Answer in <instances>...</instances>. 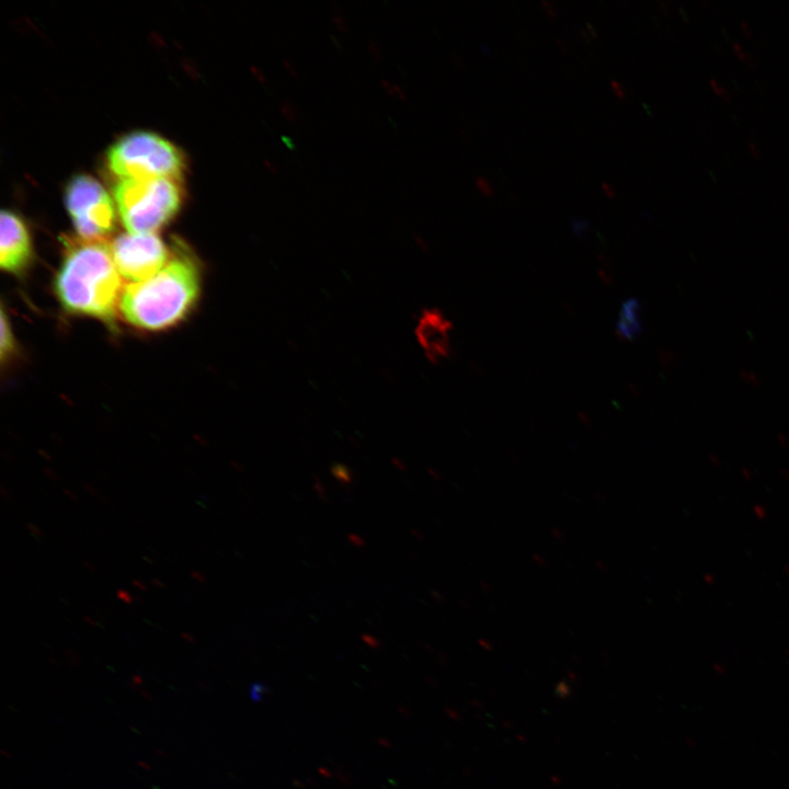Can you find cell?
<instances>
[{
    "instance_id": "obj_1",
    "label": "cell",
    "mask_w": 789,
    "mask_h": 789,
    "mask_svg": "<svg viewBox=\"0 0 789 789\" xmlns=\"http://www.w3.org/2000/svg\"><path fill=\"white\" fill-rule=\"evenodd\" d=\"M64 242L65 255L54 282L60 305L69 313L112 324L124 288L111 244L80 237Z\"/></svg>"
},
{
    "instance_id": "obj_2",
    "label": "cell",
    "mask_w": 789,
    "mask_h": 789,
    "mask_svg": "<svg viewBox=\"0 0 789 789\" xmlns=\"http://www.w3.org/2000/svg\"><path fill=\"white\" fill-rule=\"evenodd\" d=\"M199 289L196 262L187 253L172 252L168 263L153 276L124 287L118 311L136 328L162 330L186 316Z\"/></svg>"
},
{
    "instance_id": "obj_3",
    "label": "cell",
    "mask_w": 789,
    "mask_h": 789,
    "mask_svg": "<svg viewBox=\"0 0 789 789\" xmlns=\"http://www.w3.org/2000/svg\"><path fill=\"white\" fill-rule=\"evenodd\" d=\"M115 206L127 232L156 233L179 210L182 191L178 180H118L113 188Z\"/></svg>"
},
{
    "instance_id": "obj_4",
    "label": "cell",
    "mask_w": 789,
    "mask_h": 789,
    "mask_svg": "<svg viewBox=\"0 0 789 789\" xmlns=\"http://www.w3.org/2000/svg\"><path fill=\"white\" fill-rule=\"evenodd\" d=\"M106 163L118 180L164 178L179 181L184 170L180 150L148 132L130 133L117 140L106 153Z\"/></svg>"
},
{
    "instance_id": "obj_5",
    "label": "cell",
    "mask_w": 789,
    "mask_h": 789,
    "mask_svg": "<svg viewBox=\"0 0 789 789\" xmlns=\"http://www.w3.org/2000/svg\"><path fill=\"white\" fill-rule=\"evenodd\" d=\"M65 203L78 237L105 240L115 226V202L90 175L75 176L66 187Z\"/></svg>"
},
{
    "instance_id": "obj_6",
    "label": "cell",
    "mask_w": 789,
    "mask_h": 789,
    "mask_svg": "<svg viewBox=\"0 0 789 789\" xmlns=\"http://www.w3.org/2000/svg\"><path fill=\"white\" fill-rule=\"evenodd\" d=\"M115 265L122 278L142 282L158 273L172 253L156 233H122L111 243Z\"/></svg>"
},
{
    "instance_id": "obj_7",
    "label": "cell",
    "mask_w": 789,
    "mask_h": 789,
    "mask_svg": "<svg viewBox=\"0 0 789 789\" xmlns=\"http://www.w3.org/2000/svg\"><path fill=\"white\" fill-rule=\"evenodd\" d=\"M33 256L32 241L22 218L3 209L0 217V266L11 274L22 273Z\"/></svg>"
},
{
    "instance_id": "obj_8",
    "label": "cell",
    "mask_w": 789,
    "mask_h": 789,
    "mask_svg": "<svg viewBox=\"0 0 789 789\" xmlns=\"http://www.w3.org/2000/svg\"><path fill=\"white\" fill-rule=\"evenodd\" d=\"M451 322L436 309H424L419 318L415 334L426 357L438 364L450 354Z\"/></svg>"
},
{
    "instance_id": "obj_9",
    "label": "cell",
    "mask_w": 789,
    "mask_h": 789,
    "mask_svg": "<svg viewBox=\"0 0 789 789\" xmlns=\"http://www.w3.org/2000/svg\"><path fill=\"white\" fill-rule=\"evenodd\" d=\"M615 332L624 342H631L641 334L640 304L636 298H628L621 304Z\"/></svg>"
},
{
    "instance_id": "obj_10",
    "label": "cell",
    "mask_w": 789,
    "mask_h": 789,
    "mask_svg": "<svg viewBox=\"0 0 789 789\" xmlns=\"http://www.w3.org/2000/svg\"><path fill=\"white\" fill-rule=\"evenodd\" d=\"M15 352V341L13 332L11 330L10 322L7 318L4 310L1 312V361L2 363L11 357Z\"/></svg>"
},
{
    "instance_id": "obj_11",
    "label": "cell",
    "mask_w": 789,
    "mask_h": 789,
    "mask_svg": "<svg viewBox=\"0 0 789 789\" xmlns=\"http://www.w3.org/2000/svg\"><path fill=\"white\" fill-rule=\"evenodd\" d=\"M332 474L343 484H350L352 482V474L347 467L343 465H334L331 468Z\"/></svg>"
},
{
    "instance_id": "obj_12",
    "label": "cell",
    "mask_w": 789,
    "mask_h": 789,
    "mask_svg": "<svg viewBox=\"0 0 789 789\" xmlns=\"http://www.w3.org/2000/svg\"><path fill=\"white\" fill-rule=\"evenodd\" d=\"M474 184L480 193L485 197H491L494 194V187L491 182L484 176H477Z\"/></svg>"
},
{
    "instance_id": "obj_13",
    "label": "cell",
    "mask_w": 789,
    "mask_h": 789,
    "mask_svg": "<svg viewBox=\"0 0 789 789\" xmlns=\"http://www.w3.org/2000/svg\"><path fill=\"white\" fill-rule=\"evenodd\" d=\"M281 111L284 116L290 122H294L298 116L296 107L288 101H284L282 103Z\"/></svg>"
},
{
    "instance_id": "obj_14",
    "label": "cell",
    "mask_w": 789,
    "mask_h": 789,
    "mask_svg": "<svg viewBox=\"0 0 789 789\" xmlns=\"http://www.w3.org/2000/svg\"><path fill=\"white\" fill-rule=\"evenodd\" d=\"M571 225H572V230H573L578 236H583V233H584V232L586 231V229L588 228V222H587L586 220H584V219L573 218L572 221H571Z\"/></svg>"
},
{
    "instance_id": "obj_15",
    "label": "cell",
    "mask_w": 789,
    "mask_h": 789,
    "mask_svg": "<svg viewBox=\"0 0 789 789\" xmlns=\"http://www.w3.org/2000/svg\"><path fill=\"white\" fill-rule=\"evenodd\" d=\"M610 85H611V89H613L614 93L617 95L618 99H625V98H626V94H627V93H626V90H625L624 85H622L620 82H618V81H616V80H611V81H610Z\"/></svg>"
},
{
    "instance_id": "obj_16",
    "label": "cell",
    "mask_w": 789,
    "mask_h": 789,
    "mask_svg": "<svg viewBox=\"0 0 789 789\" xmlns=\"http://www.w3.org/2000/svg\"><path fill=\"white\" fill-rule=\"evenodd\" d=\"M733 48H734V50L736 52V54L739 55L740 58L746 59V60L750 61L752 65H754L753 58L751 57V55L747 54V53L741 47V45H740L739 43H733Z\"/></svg>"
},
{
    "instance_id": "obj_17",
    "label": "cell",
    "mask_w": 789,
    "mask_h": 789,
    "mask_svg": "<svg viewBox=\"0 0 789 789\" xmlns=\"http://www.w3.org/2000/svg\"><path fill=\"white\" fill-rule=\"evenodd\" d=\"M264 685L254 684L251 687V696L253 700H260L262 698V693H264Z\"/></svg>"
},
{
    "instance_id": "obj_18",
    "label": "cell",
    "mask_w": 789,
    "mask_h": 789,
    "mask_svg": "<svg viewBox=\"0 0 789 789\" xmlns=\"http://www.w3.org/2000/svg\"><path fill=\"white\" fill-rule=\"evenodd\" d=\"M602 188L608 198H610V199L616 198L617 194H616V190L613 185H610L607 182H602Z\"/></svg>"
},
{
    "instance_id": "obj_19",
    "label": "cell",
    "mask_w": 789,
    "mask_h": 789,
    "mask_svg": "<svg viewBox=\"0 0 789 789\" xmlns=\"http://www.w3.org/2000/svg\"><path fill=\"white\" fill-rule=\"evenodd\" d=\"M368 48H369L371 55L374 56V58L379 60L381 57V50H380L378 43L375 41H369Z\"/></svg>"
},
{
    "instance_id": "obj_20",
    "label": "cell",
    "mask_w": 789,
    "mask_h": 789,
    "mask_svg": "<svg viewBox=\"0 0 789 789\" xmlns=\"http://www.w3.org/2000/svg\"><path fill=\"white\" fill-rule=\"evenodd\" d=\"M541 5L544 7L545 12H546L550 18H556V16H557V9H556V7H554V4H553L552 2L542 1V2H541Z\"/></svg>"
},
{
    "instance_id": "obj_21",
    "label": "cell",
    "mask_w": 789,
    "mask_h": 789,
    "mask_svg": "<svg viewBox=\"0 0 789 789\" xmlns=\"http://www.w3.org/2000/svg\"><path fill=\"white\" fill-rule=\"evenodd\" d=\"M710 84L712 85L713 90L717 93H720L725 99H729V92L723 88L720 83H718L714 79H710Z\"/></svg>"
},
{
    "instance_id": "obj_22",
    "label": "cell",
    "mask_w": 789,
    "mask_h": 789,
    "mask_svg": "<svg viewBox=\"0 0 789 789\" xmlns=\"http://www.w3.org/2000/svg\"><path fill=\"white\" fill-rule=\"evenodd\" d=\"M332 21L340 31L346 32V23L341 14L333 15Z\"/></svg>"
},
{
    "instance_id": "obj_23",
    "label": "cell",
    "mask_w": 789,
    "mask_h": 789,
    "mask_svg": "<svg viewBox=\"0 0 789 789\" xmlns=\"http://www.w3.org/2000/svg\"><path fill=\"white\" fill-rule=\"evenodd\" d=\"M116 596L127 604L132 603V601H133L132 595L123 588L117 591Z\"/></svg>"
},
{
    "instance_id": "obj_24",
    "label": "cell",
    "mask_w": 789,
    "mask_h": 789,
    "mask_svg": "<svg viewBox=\"0 0 789 789\" xmlns=\"http://www.w3.org/2000/svg\"><path fill=\"white\" fill-rule=\"evenodd\" d=\"M26 528H27L28 531H30L33 536H35V537H42V535H43L42 531H41V529H39L35 524H33V523H31V522H27V523H26Z\"/></svg>"
},
{
    "instance_id": "obj_25",
    "label": "cell",
    "mask_w": 789,
    "mask_h": 789,
    "mask_svg": "<svg viewBox=\"0 0 789 789\" xmlns=\"http://www.w3.org/2000/svg\"><path fill=\"white\" fill-rule=\"evenodd\" d=\"M348 540L356 547H363L365 544L363 538L355 534L348 535Z\"/></svg>"
},
{
    "instance_id": "obj_26",
    "label": "cell",
    "mask_w": 789,
    "mask_h": 789,
    "mask_svg": "<svg viewBox=\"0 0 789 789\" xmlns=\"http://www.w3.org/2000/svg\"><path fill=\"white\" fill-rule=\"evenodd\" d=\"M585 28L587 30V32L590 33V35L592 36V38L594 41L598 38V31H597L596 26H594L591 22H586Z\"/></svg>"
},
{
    "instance_id": "obj_27",
    "label": "cell",
    "mask_w": 789,
    "mask_h": 789,
    "mask_svg": "<svg viewBox=\"0 0 789 789\" xmlns=\"http://www.w3.org/2000/svg\"><path fill=\"white\" fill-rule=\"evenodd\" d=\"M315 489H316V491L318 492L319 496H320L322 500H327L325 489H324L323 484H322L318 479H317V481L315 482Z\"/></svg>"
},
{
    "instance_id": "obj_28",
    "label": "cell",
    "mask_w": 789,
    "mask_h": 789,
    "mask_svg": "<svg viewBox=\"0 0 789 789\" xmlns=\"http://www.w3.org/2000/svg\"><path fill=\"white\" fill-rule=\"evenodd\" d=\"M579 33L581 34V38L585 43H591L593 41L592 36L590 35V33L587 32L586 28H579Z\"/></svg>"
},
{
    "instance_id": "obj_29",
    "label": "cell",
    "mask_w": 789,
    "mask_h": 789,
    "mask_svg": "<svg viewBox=\"0 0 789 789\" xmlns=\"http://www.w3.org/2000/svg\"><path fill=\"white\" fill-rule=\"evenodd\" d=\"M283 64L293 76H297V70L290 61L284 60Z\"/></svg>"
},
{
    "instance_id": "obj_30",
    "label": "cell",
    "mask_w": 789,
    "mask_h": 789,
    "mask_svg": "<svg viewBox=\"0 0 789 789\" xmlns=\"http://www.w3.org/2000/svg\"><path fill=\"white\" fill-rule=\"evenodd\" d=\"M82 488L91 495L99 496L96 490L93 487H91L89 483L84 482L82 484Z\"/></svg>"
},
{
    "instance_id": "obj_31",
    "label": "cell",
    "mask_w": 789,
    "mask_h": 789,
    "mask_svg": "<svg viewBox=\"0 0 789 789\" xmlns=\"http://www.w3.org/2000/svg\"><path fill=\"white\" fill-rule=\"evenodd\" d=\"M191 576L194 580H196L197 582H201V583L205 582V576L202 573H199L198 571H195V570L192 571Z\"/></svg>"
},
{
    "instance_id": "obj_32",
    "label": "cell",
    "mask_w": 789,
    "mask_h": 789,
    "mask_svg": "<svg viewBox=\"0 0 789 789\" xmlns=\"http://www.w3.org/2000/svg\"><path fill=\"white\" fill-rule=\"evenodd\" d=\"M0 494L7 501L11 499L10 492L5 489L4 485L0 487Z\"/></svg>"
},
{
    "instance_id": "obj_33",
    "label": "cell",
    "mask_w": 789,
    "mask_h": 789,
    "mask_svg": "<svg viewBox=\"0 0 789 789\" xmlns=\"http://www.w3.org/2000/svg\"><path fill=\"white\" fill-rule=\"evenodd\" d=\"M741 28L745 32V34H746L747 36H751V35H752V31L750 30V27H748V25H747L746 22H742V23H741Z\"/></svg>"
},
{
    "instance_id": "obj_34",
    "label": "cell",
    "mask_w": 789,
    "mask_h": 789,
    "mask_svg": "<svg viewBox=\"0 0 789 789\" xmlns=\"http://www.w3.org/2000/svg\"><path fill=\"white\" fill-rule=\"evenodd\" d=\"M748 148H750L751 152H752L755 157H759V152H758L757 147L755 146V144L750 142Z\"/></svg>"
},
{
    "instance_id": "obj_35",
    "label": "cell",
    "mask_w": 789,
    "mask_h": 789,
    "mask_svg": "<svg viewBox=\"0 0 789 789\" xmlns=\"http://www.w3.org/2000/svg\"><path fill=\"white\" fill-rule=\"evenodd\" d=\"M62 492H64V494L67 495L70 500H72V501H75V502L77 501V496H76L73 493H71L68 489H64Z\"/></svg>"
},
{
    "instance_id": "obj_36",
    "label": "cell",
    "mask_w": 789,
    "mask_h": 789,
    "mask_svg": "<svg viewBox=\"0 0 789 789\" xmlns=\"http://www.w3.org/2000/svg\"><path fill=\"white\" fill-rule=\"evenodd\" d=\"M556 42H557L558 46L560 47V49L562 50V53L568 54V48L565 47L564 43L560 39H557Z\"/></svg>"
},
{
    "instance_id": "obj_37",
    "label": "cell",
    "mask_w": 789,
    "mask_h": 789,
    "mask_svg": "<svg viewBox=\"0 0 789 789\" xmlns=\"http://www.w3.org/2000/svg\"><path fill=\"white\" fill-rule=\"evenodd\" d=\"M151 583H152L155 586L164 588V584H163L160 580H158V579H151Z\"/></svg>"
},
{
    "instance_id": "obj_38",
    "label": "cell",
    "mask_w": 789,
    "mask_h": 789,
    "mask_svg": "<svg viewBox=\"0 0 789 789\" xmlns=\"http://www.w3.org/2000/svg\"><path fill=\"white\" fill-rule=\"evenodd\" d=\"M133 584H134L135 586H137V587H138L139 590H141V591H146V586H145L141 582H139L138 580H133Z\"/></svg>"
},
{
    "instance_id": "obj_39",
    "label": "cell",
    "mask_w": 789,
    "mask_h": 789,
    "mask_svg": "<svg viewBox=\"0 0 789 789\" xmlns=\"http://www.w3.org/2000/svg\"><path fill=\"white\" fill-rule=\"evenodd\" d=\"M265 163L273 173H277V169L275 168L274 163H270L268 161H265Z\"/></svg>"
},
{
    "instance_id": "obj_40",
    "label": "cell",
    "mask_w": 789,
    "mask_h": 789,
    "mask_svg": "<svg viewBox=\"0 0 789 789\" xmlns=\"http://www.w3.org/2000/svg\"><path fill=\"white\" fill-rule=\"evenodd\" d=\"M510 199L519 207V199L514 194H510Z\"/></svg>"
},
{
    "instance_id": "obj_41",
    "label": "cell",
    "mask_w": 789,
    "mask_h": 789,
    "mask_svg": "<svg viewBox=\"0 0 789 789\" xmlns=\"http://www.w3.org/2000/svg\"><path fill=\"white\" fill-rule=\"evenodd\" d=\"M181 637L184 638V639H186V640L190 641V642H194V641H195L192 636H190V634H187V633H185V632H182V633H181Z\"/></svg>"
},
{
    "instance_id": "obj_42",
    "label": "cell",
    "mask_w": 789,
    "mask_h": 789,
    "mask_svg": "<svg viewBox=\"0 0 789 789\" xmlns=\"http://www.w3.org/2000/svg\"><path fill=\"white\" fill-rule=\"evenodd\" d=\"M44 471L50 479H54V480L57 479V477L54 474V472L49 471L48 469H44Z\"/></svg>"
},
{
    "instance_id": "obj_43",
    "label": "cell",
    "mask_w": 789,
    "mask_h": 789,
    "mask_svg": "<svg viewBox=\"0 0 789 789\" xmlns=\"http://www.w3.org/2000/svg\"><path fill=\"white\" fill-rule=\"evenodd\" d=\"M83 619H84V621L89 622V624L92 625V626H96V625H98V624H96L94 620H92L90 617L84 616Z\"/></svg>"
},
{
    "instance_id": "obj_44",
    "label": "cell",
    "mask_w": 789,
    "mask_h": 789,
    "mask_svg": "<svg viewBox=\"0 0 789 789\" xmlns=\"http://www.w3.org/2000/svg\"><path fill=\"white\" fill-rule=\"evenodd\" d=\"M83 564H84V567L89 568V569H90V571H94V568H93V567H91V564H90V563H88L87 561H84V562H83Z\"/></svg>"
}]
</instances>
